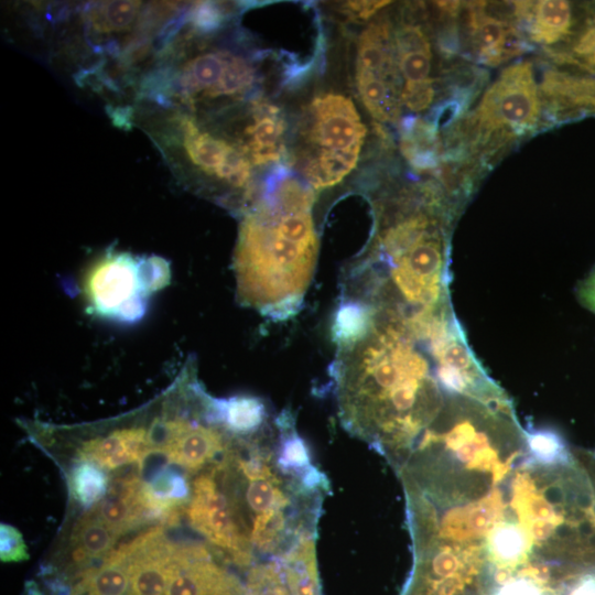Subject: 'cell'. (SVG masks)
<instances>
[{"mask_svg":"<svg viewBox=\"0 0 595 595\" xmlns=\"http://www.w3.org/2000/svg\"><path fill=\"white\" fill-rule=\"evenodd\" d=\"M363 309V324L335 342L332 375L339 418L398 468L450 392L437 365L445 332L431 335L405 318Z\"/></svg>","mask_w":595,"mask_h":595,"instance_id":"cell-1","label":"cell"},{"mask_svg":"<svg viewBox=\"0 0 595 595\" xmlns=\"http://www.w3.org/2000/svg\"><path fill=\"white\" fill-rule=\"evenodd\" d=\"M365 249L343 271L340 301L407 320L454 315L450 298V227L456 209L422 186L374 204Z\"/></svg>","mask_w":595,"mask_h":595,"instance_id":"cell-2","label":"cell"},{"mask_svg":"<svg viewBox=\"0 0 595 595\" xmlns=\"http://www.w3.org/2000/svg\"><path fill=\"white\" fill-rule=\"evenodd\" d=\"M314 202L310 185L279 173L242 213L232 259L240 305L274 321L299 312L320 249Z\"/></svg>","mask_w":595,"mask_h":595,"instance_id":"cell-3","label":"cell"},{"mask_svg":"<svg viewBox=\"0 0 595 595\" xmlns=\"http://www.w3.org/2000/svg\"><path fill=\"white\" fill-rule=\"evenodd\" d=\"M367 129L354 101L344 94L316 95L298 127L294 163L313 190L331 188L357 166Z\"/></svg>","mask_w":595,"mask_h":595,"instance_id":"cell-4","label":"cell"},{"mask_svg":"<svg viewBox=\"0 0 595 595\" xmlns=\"http://www.w3.org/2000/svg\"><path fill=\"white\" fill-rule=\"evenodd\" d=\"M173 50V48H172ZM176 54L150 79L151 90L165 100L198 111L229 106L252 91L258 75L251 60L228 48H198Z\"/></svg>","mask_w":595,"mask_h":595,"instance_id":"cell-5","label":"cell"},{"mask_svg":"<svg viewBox=\"0 0 595 595\" xmlns=\"http://www.w3.org/2000/svg\"><path fill=\"white\" fill-rule=\"evenodd\" d=\"M171 281L167 261L107 250L86 268L82 291L89 314L113 323H136L145 314L151 295Z\"/></svg>","mask_w":595,"mask_h":595,"instance_id":"cell-6","label":"cell"},{"mask_svg":"<svg viewBox=\"0 0 595 595\" xmlns=\"http://www.w3.org/2000/svg\"><path fill=\"white\" fill-rule=\"evenodd\" d=\"M542 111L533 66L517 62L502 69L466 118L461 137L472 150L489 152L537 127Z\"/></svg>","mask_w":595,"mask_h":595,"instance_id":"cell-7","label":"cell"},{"mask_svg":"<svg viewBox=\"0 0 595 595\" xmlns=\"http://www.w3.org/2000/svg\"><path fill=\"white\" fill-rule=\"evenodd\" d=\"M162 145L181 155L190 170L221 192V201L242 213L255 201L252 164L234 143L202 127L198 119L177 113L170 118Z\"/></svg>","mask_w":595,"mask_h":595,"instance_id":"cell-8","label":"cell"},{"mask_svg":"<svg viewBox=\"0 0 595 595\" xmlns=\"http://www.w3.org/2000/svg\"><path fill=\"white\" fill-rule=\"evenodd\" d=\"M356 86L368 113L379 122H397L402 108V79L398 67L393 30L385 17L370 22L359 34Z\"/></svg>","mask_w":595,"mask_h":595,"instance_id":"cell-9","label":"cell"},{"mask_svg":"<svg viewBox=\"0 0 595 595\" xmlns=\"http://www.w3.org/2000/svg\"><path fill=\"white\" fill-rule=\"evenodd\" d=\"M191 486L186 507L191 526L208 540L223 562L248 571L256 554L216 468L197 475Z\"/></svg>","mask_w":595,"mask_h":595,"instance_id":"cell-10","label":"cell"},{"mask_svg":"<svg viewBox=\"0 0 595 595\" xmlns=\"http://www.w3.org/2000/svg\"><path fill=\"white\" fill-rule=\"evenodd\" d=\"M185 545L170 541L156 526L115 548L128 562L133 595H170Z\"/></svg>","mask_w":595,"mask_h":595,"instance_id":"cell-11","label":"cell"},{"mask_svg":"<svg viewBox=\"0 0 595 595\" xmlns=\"http://www.w3.org/2000/svg\"><path fill=\"white\" fill-rule=\"evenodd\" d=\"M393 41L402 79L401 101L411 111L430 107L434 97L432 50L428 33L414 22H400L393 30Z\"/></svg>","mask_w":595,"mask_h":595,"instance_id":"cell-12","label":"cell"},{"mask_svg":"<svg viewBox=\"0 0 595 595\" xmlns=\"http://www.w3.org/2000/svg\"><path fill=\"white\" fill-rule=\"evenodd\" d=\"M286 120L277 105L252 100L234 143L252 166L279 164L286 153Z\"/></svg>","mask_w":595,"mask_h":595,"instance_id":"cell-13","label":"cell"},{"mask_svg":"<svg viewBox=\"0 0 595 595\" xmlns=\"http://www.w3.org/2000/svg\"><path fill=\"white\" fill-rule=\"evenodd\" d=\"M216 556L205 545L186 543L170 595H245L244 582Z\"/></svg>","mask_w":595,"mask_h":595,"instance_id":"cell-14","label":"cell"},{"mask_svg":"<svg viewBox=\"0 0 595 595\" xmlns=\"http://www.w3.org/2000/svg\"><path fill=\"white\" fill-rule=\"evenodd\" d=\"M540 89L558 121L595 115V75L549 68Z\"/></svg>","mask_w":595,"mask_h":595,"instance_id":"cell-15","label":"cell"},{"mask_svg":"<svg viewBox=\"0 0 595 595\" xmlns=\"http://www.w3.org/2000/svg\"><path fill=\"white\" fill-rule=\"evenodd\" d=\"M588 8L563 0H542L532 3L527 17L529 39L540 45L561 46L573 35Z\"/></svg>","mask_w":595,"mask_h":595,"instance_id":"cell-16","label":"cell"},{"mask_svg":"<svg viewBox=\"0 0 595 595\" xmlns=\"http://www.w3.org/2000/svg\"><path fill=\"white\" fill-rule=\"evenodd\" d=\"M56 585L57 595H133L128 562L115 549L99 564Z\"/></svg>","mask_w":595,"mask_h":595,"instance_id":"cell-17","label":"cell"},{"mask_svg":"<svg viewBox=\"0 0 595 595\" xmlns=\"http://www.w3.org/2000/svg\"><path fill=\"white\" fill-rule=\"evenodd\" d=\"M400 148L404 159L419 172L435 170L441 161L437 128L428 120L410 117L402 121Z\"/></svg>","mask_w":595,"mask_h":595,"instance_id":"cell-18","label":"cell"},{"mask_svg":"<svg viewBox=\"0 0 595 595\" xmlns=\"http://www.w3.org/2000/svg\"><path fill=\"white\" fill-rule=\"evenodd\" d=\"M566 71L595 75V3L587 11L567 42L550 53Z\"/></svg>","mask_w":595,"mask_h":595,"instance_id":"cell-19","label":"cell"},{"mask_svg":"<svg viewBox=\"0 0 595 595\" xmlns=\"http://www.w3.org/2000/svg\"><path fill=\"white\" fill-rule=\"evenodd\" d=\"M278 560L290 595H322L315 561L314 537L302 539Z\"/></svg>","mask_w":595,"mask_h":595,"instance_id":"cell-20","label":"cell"},{"mask_svg":"<svg viewBox=\"0 0 595 595\" xmlns=\"http://www.w3.org/2000/svg\"><path fill=\"white\" fill-rule=\"evenodd\" d=\"M143 4L140 1L116 0L94 4L86 12L88 30L98 36L126 33L142 21Z\"/></svg>","mask_w":595,"mask_h":595,"instance_id":"cell-21","label":"cell"},{"mask_svg":"<svg viewBox=\"0 0 595 595\" xmlns=\"http://www.w3.org/2000/svg\"><path fill=\"white\" fill-rule=\"evenodd\" d=\"M77 455L79 456L78 459L91 461L107 469L136 464L123 424L84 441L77 451Z\"/></svg>","mask_w":595,"mask_h":595,"instance_id":"cell-22","label":"cell"},{"mask_svg":"<svg viewBox=\"0 0 595 595\" xmlns=\"http://www.w3.org/2000/svg\"><path fill=\"white\" fill-rule=\"evenodd\" d=\"M467 25L476 60L488 66H498V50L509 24L480 13L472 3L467 6Z\"/></svg>","mask_w":595,"mask_h":595,"instance_id":"cell-23","label":"cell"},{"mask_svg":"<svg viewBox=\"0 0 595 595\" xmlns=\"http://www.w3.org/2000/svg\"><path fill=\"white\" fill-rule=\"evenodd\" d=\"M69 486L80 506L93 508L107 495L110 480L105 468L98 464L78 459L71 470Z\"/></svg>","mask_w":595,"mask_h":595,"instance_id":"cell-24","label":"cell"},{"mask_svg":"<svg viewBox=\"0 0 595 595\" xmlns=\"http://www.w3.org/2000/svg\"><path fill=\"white\" fill-rule=\"evenodd\" d=\"M244 585L245 595H290L279 560L255 563Z\"/></svg>","mask_w":595,"mask_h":595,"instance_id":"cell-25","label":"cell"},{"mask_svg":"<svg viewBox=\"0 0 595 595\" xmlns=\"http://www.w3.org/2000/svg\"><path fill=\"white\" fill-rule=\"evenodd\" d=\"M0 558L2 562H21L29 559L28 549L22 534L14 527L1 523Z\"/></svg>","mask_w":595,"mask_h":595,"instance_id":"cell-26","label":"cell"},{"mask_svg":"<svg viewBox=\"0 0 595 595\" xmlns=\"http://www.w3.org/2000/svg\"><path fill=\"white\" fill-rule=\"evenodd\" d=\"M530 48L531 45L520 29L517 25H508L499 44V65L527 53Z\"/></svg>","mask_w":595,"mask_h":595,"instance_id":"cell-27","label":"cell"},{"mask_svg":"<svg viewBox=\"0 0 595 595\" xmlns=\"http://www.w3.org/2000/svg\"><path fill=\"white\" fill-rule=\"evenodd\" d=\"M390 1H349L344 6V13L354 20H368Z\"/></svg>","mask_w":595,"mask_h":595,"instance_id":"cell-28","label":"cell"},{"mask_svg":"<svg viewBox=\"0 0 595 595\" xmlns=\"http://www.w3.org/2000/svg\"><path fill=\"white\" fill-rule=\"evenodd\" d=\"M576 294L580 303L595 313V270L580 283Z\"/></svg>","mask_w":595,"mask_h":595,"instance_id":"cell-29","label":"cell"},{"mask_svg":"<svg viewBox=\"0 0 595 595\" xmlns=\"http://www.w3.org/2000/svg\"><path fill=\"white\" fill-rule=\"evenodd\" d=\"M573 452L586 470L595 494V452L585 450H574Z\"/></svg>","mask_w":595,"mask_h":595,"instance_id":"cell-30","label":"cell"},{"mask_svg":"<svg viewBox=\"0 0 595 595\" xmlns=\"http://www.w3.org/2000/svg\"><path fill=\"white\" fill-rule=\"evenodd\" d=\"M24 595H44V593L39 588L36 583L29 581L24 587Z\"/></svg>","mask_w":595,"mask_h":595,"instance_id":"cell-31","label":"cell"}]
</instances>
